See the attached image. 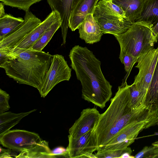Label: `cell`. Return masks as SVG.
<instances>
[{"label": "cell", "mask_w": 158, "mask_h": 158, "mask_svg": "<svg viewBox=\"0 0 158 158\" xmlns=\"http://www.w3.org/2000/svg\"><path fill=\"white\" fill-rule=\"evenodd\" d=\"M36 110L34 109L27 112L17 114L10 111L0 114V136L9 131L24 117Z\"/></svg>", "instance_id": "cell-20"}, {"label": "cell", "mask_w": 158, "mask_h": 158, "mask_svg": "<svg viewBox=\"0 0 158 158\" xmlns=\"http://www.w3.org/2000/svg\"><path fill=\"white\" fill-rule=\"evenodd\" d=\"M41 139L36 133L19 129L10 130L0 136L3 147L19 152L33 148Z\"/></svg>", "instance_id": "cell-7"}, {"label": "cell", "mask_w": 158, "mask_h": 158, "mask_svg": "<svg viewBox=\"0 0 158 158\" xmlns=\"http://www.w3.org/2000/svg\"><path fill=\"white\" fill-rule=\"evenodd\" d=\"M155 147L153 145L145 146L134 156L135 158H149Z\"/></svg>", "instance_id": "cell-31"}, {"label": "cell", "mask_w": 158, "mask_h": 158, "mask_svg": "<svg viewBox=\"0 0 158 158\" xmlns=\"http://www.w3.org/2000/svg\"><path fill=\"white\" fill-rule=\"evenodd\" d=\"M51 152L54 158L60 157H69L67 148H65L62 147H58L54 148L51 151Z\"/></svg>", "instance_id": "cell-32"}, {"label": "cell", "mask_w": 158, "mask_h": 158, "mask_svg": "<svg viewBox=\"0 0 158 158\" xmlns=\"http://www.w3.org/2000/svg\"><path fill=\"white\" fill-rule=\"evenodd\" d=\"M144 22L154 26L158 22V0H144L140 14L135 22Z\"/></svg>", "instance_id": "cell-19"}, {"label": "cell", "mask_w": 158, "mask_h": 158, "mask_svg": "<svg viewBox=\"0 0 158 158\" xmlns=\"http://www.w3.org/2000/svg\"><path fill=\"white\" fill-rule=\"evenodd\" d=\"M93 15L103 34H121L127 31L133 23L127 19L112 14L94 12Z\"/></svg>", "instance_id": "cell-11"}, {"label": "cell", "mask_w": 158, "mask_h": 158, "mask_svg": "<svg viewBox=\"0 0 158 158\" xmlns=\"http://www.w3.org/2000/svg\"><path fill=\"white\" fill-rule=\"evenodd\" d=\"M9 95L6 91L0 89V114L6 112L10 108L9 103Z\"/></svg>", "instance_id": "cell-28"}, {"label": "cell", "mask_w": 158, "mask_h": 158, "mask_svg": "<svg viewBox=\"0 0 158 158\" xmlns=\"http://www.w3.org/2000/svg\"><path fill=\"white\" fill-rule=\"evenodd\" d=\"M100 114L95 107L83 110L80 117L69 129L68 136L77 138L89 131L94 130L97 125Z\"/></svg>", "instance_id": "cell-12"}, {"label": "cell", "mask_w": 158, "mask_h": 158, "mask_svg": "<svg viewBox=\"0 0 158 158\" xmlns=\"http://www.w3.org/2000/svg\"><path fill=\"white\" fill-rule=\"evenodd\" d=\"M152 145L155 148H158V141L153 143Z\"/></svg>", "instance_id": "cell-38"}, {"label": "cell", "mask_w": 158, "mask_h": 158, "mask_svg": "<svg viewBox=\"0 0 158 158\" xmlns=\"http://www.w3.org/2000/svg\"><path fill=\"white\" fill-rule=\"evenodd\" d=\"M127 152H132L130 148L127 147L123 150H115L108 151H97L95 155L96 158H120L122 155Z\"/></svg>", "instance_id": "cell-27"}, {"label": "cell", "mask_w": 158, "mask_h": 158, "mask_svg": "<svg viewBox=\"0 0 158 158\" xmlns=\"http://www.w3.org/2000/svg\"><path fill=\"white\" fill-rule=\"evenodd\" d=\"M80 0H47L52 11H56L60 15L62 20L60 27L64 44L66 42L70 15Z\"/></svg>", "instance_id": "cell-13"}, {"label": "cell", "mask_w": 158, "mask_h": 158, "mask_svg": "<svg viewBox=\"0 0 158 158\" xmlns=\"http://www.w3.org/2000/svg\"><path fill=\"white\" fill-rule=\"evenodd\" d=\"M153 27L149 23L135 22L126 32L114 35L120 46V61L125 54L138 59L154 48L158 40L152 31Z\"/></svg>", "instance_id": "cell-4"}, {"label": "cell", "mask_w": 158, "mask_h": 158, "mask_svg": "<svg viewBox=\"0 0 158 158\" xmlns=\"http://www.w3.org/2000/svg\"><path fill=\"white\" fill-rule=\"evenodd\" d=\"M24 19L6 14L0 17V40L17 29L23 23Z\"/></svg>", "instance_id": "cell-22"}, {"label": "cell", "mask_w": 158, "mask_h": 158, "mask_svg": "<svg viewBox=\"0 0 158 158\" xmlns=\"http://www.w3.org/2000/svg\"><path fill=\"white\" fill-rule=\"evenodd\" d=\"M131 98L130 107L135 110L143 107L142 106L140 93L133 84L130 85Z\"/></svg>", "instance_id": "cell-26"}, {"label": "cell", "mask_w": 158, "mask_h": 158, "mask_svg": "<svg viewBox=\"0 0 158 158\" xmlns=\"http://www.w3.org/2000/svg\"><path fill=\"white\" fill-rule=\"evenodd\" d=\"M60 19H61L58 12L52 11L44 20L32 31L13 50L29 49L53 24Z\"/></svg>", "instance_id": "cell-14"}, {"label": "cell", "mask_w": 158, "mask_h": 158, "mask_svg": "<svg viewBox=\"0 0 158 158\" xmlns=\"http://www.w3.org/2000/svg\"><path fill=\"white\" fill-rule=\"evenodd\" d=\"M71 69L62 55H53L50 68L39 91L41 97H45L60 82L69 81L71 76Z\"/></svg>", "instance_id": "cell-6"}, {"label": "cell", "mask_w": 158, "mask_h": 158, "mask_svg": "<svg viewBox=\"0 0 158 158\" xmlns=\"http://www.w3.org/2000/svg\"><path fill=\"white\" fill-rule=\"evenodd\" d=\"M4 5L2 2L0 3V17L3 16L6 14Z\"/></svg>", "instance_id": "cell-37"}, {"label": "cell", "mask_w": 158, "mask_h": 158, "mask_svg": "<svg viewBox=\"0 0 158 158\" xmlns=\"http://www.w3.org/2000/svg\"><path fill=\"white\" fill-rule=\"evenodd\" d=\"M132 152H127L123 153L120 158H133L134 156L131 155Z\"/></svg>", "instance_id": "cell-35"}, {"label": "cell", "mask_w": 158, "mask_h": 158, "mask_svg": "<svg viewBox=\"0 0 158 158\" xmlns=\"http://www.w3.org/2000/svg\"><path fill=\"white\" fill-rule=\"evenodd\" d=\"M130 85L126 81L118 86L106 110L100 114L97 125L94 130L97 138V151L131 123L147 121L153 126L158 125V118L150 110L143 106L132 110L130 107Z\"/></svg>", "instance_id": "cell-1"}, {"label": "cell", "mask_w": 158, "mask_h": 158, "mask_svg": "<svg viewBox=\"0 0 158 158\" xmlns=\"http://www.w3.org/2000/svg\"><path fill=\"white\" fill-rule=\"evenodd\" d=\"M101 0H99V1H101Z\"/></svg>", "instance_id": "cell-39"}, {"label": "cell", "mask_w": 158, "mask_h": 158, "mask_svg": "<svg viewBox=\"0 0 158 158\" xmlns=\"http://www.w3.org/2000/svg\"><path fill=\"white\" fill-rule=\"evenodd\" d=\"M80 38L87 44H93L99 42L102 33L100 28L95 20L93 14H89L77 28Z\"/></svg>", "instance_id": "cell-15"}, {"label": "cell", "mask_w": 158, "mask_h": 158, "mask_svg": "<svg viewBox=\"0 0 158 158\" xmlns=\"http://www.w3.org/2000/svg\"><path fill=\"white\" fill-rule=\"evenodd\" d=\"M158 60V47L140 56L135 66L139 70L133 84L140 93L142 106H144L147 93L150 86Z\"/></svg>", "instance_id": "cell-5"}, {"label": "cell", "mask_w": 158, "mask_h": 158, "mask_svg": "<svg viewBox=\"0 0 158 158\" xmlns=\"http://www.w3.org/2000/svg\"><path fill=\"white\" fill-rule=\"evenodd\" d=\"M15 56L0 65L6 74L19 84L27 85L40 91L50 68L53 55L31 49H15Z\"/></svg>", "instance_id": "cell-3"}, {"label": "cell", "mask_w": 158, "mask_h": 158, "mask_svg": "<svg viewBox=\"0 0 158 158\" xmlns=\"http://www.w3.org/2000/svg\"><path fill=\"white\" fill-rule=\"evenodd\" d=\"M150 158H158V148H155L153 152L149 157Z\"/></svg>", "instance_id": "cell-36"}, {"label": "cell", "mask_w": 158, "mask_h": 158, "mask_svg": "<svg viewBox=\"0 0 158 158\" xmlns=\"http://www.w3.org/2000/svg\"><path fill=\"white\" fill-rule=\"evenodd\" d=\"M68 139L69 144L66 148L69 158H82L84 156L97 151V138L94 130L77 138L68 136Z\"/></svg>", "instance_id": "cell-10"}, {"label": "cell", "mask_w": 158, "mask_h": 158, "mask_svg": "<svg viewBox=\"0 0 158 158\" xmlns=\"http://www.w3.org/2000/svg\"><path fill=\"white\" fill-rule=\"evenodd\" d=\"M13 150L8 148V149H4L0 147V158H12L15 157L14 155L12 154Z\"/></svg>", "instance_id": "cell-33"}, {"label": "cell", "mask_w": 158, "mask_h": 158, "mask_svg": "<svg viewBox=\"0 0 158 158\" xmlns=\"http://www.w3.org/2000/svg\"><path fill=\"white\" fill-rule=\"evenodd\" d=\"M99 0H80L72 11L69 19V27L72 31L77 29L89 14L93 13Z\"/></svg>", "instance_id": "cell-16"}, {"label": "cell", "mask_w": 158, "mask_h": 158, "mask_svg": "<svg viewBox=\"0 0 158 158\" xmlns=\"http://www.w3.org/2000/svg\"><path fill=\"white\" fill-rule=\"evenodd\" d=\"M152 126H153L151 123L147 121L131 123L119 131L107 144L99 150L108 151L124 149L134 142L140 132Z\"/></svg>", "instance_id": "cell-8"}, {"label": "cell", "mask_w": 158, "mask_h": 158, "mask_svg": "<svg viewBox=\"0 0 158 158\" xmlns=\"http://www.w3.org/2000/svg\"><path fill=\"white\" fill-rule=\"evenodd\" d=\"M61 19L54 23L29 49L42 51L52 39L56 32L61 27Z\"/></svg>", "instance_id": "cell-24"}, {"label": "cell", "mask_w": 158, "mask_h": 158, "mask_svg": "<svg viewBox=\"0 0 158 158\" xmlns=\"http://www.w3.org/2000/svg\"><path fill=\"white\" fill-rule=\"evenodd\" d=\"M152 31L158 40V22L153 27Z\"/></svg>", "instance_id": "cell-34"}, {"label": "cell", "mask_w": 158, "mask_h": 158, "mask_svg": "<svg viewBox=\"0 0 158 158\" xmlns=\"http://www.w3.org/2000/svg\"><path fill=\"white\" fill-rule=\"evenodd\" d=\"M15 54L9 50L4 48H0V65L6 61L14 58Z\"/></svg>", "instance_id": "cell-30"}, {"label": "cell", "mask_w": 158, "mask_h": 158, "mask_svg": "<svg viewBox=\"0 0 158 158\" xmlns=\"http://www.w3.org/2000/svg\"><path fill=\"white\" fill-rule=\"evenodd\" d=\"M24 21L15 31L0 40V48L12 51L42 22L30 10L25 12Z\"/></svg>", "instance_id": "cell-9"}, {"label": "cell", "mask_w": 158, "mask_h": 158, "mask_svg": "<svg viewBox=\"0 0 158 158\" xmlns=\"http://www.w3.org/2000/svg\"><path fill=\"white\" fill-rule=\"evenodd\" d=\"M138 59L127 54L125 55L120 61L124 65V69L129 76L134 64L137 62Z\"/></svg>", "instance_id": "cell-29"}, {"label": "cell", "mask_w": 158, "mask_h": 158, "mask_svg": "<svg viewBox=\"0 0 158 158\" xmlns=\"http://www.w3.org/2000/svg\"><path fill=\"white\" fill-rule=\"evenodd\" d=\"M143 105L158 117V60Z\"/></svg>", "instance_id": "cell-17"}, {"label": "cell", "mask_w": 158, "mask_h": 158, "mask_svg": "<svg viewBox=\"0 0 158 158\" xmlns=\"http://www.w3.org/2000/svg\"><path fill=\"white\" fill-rule=\"evenodd\" d=\"M51 151L48 142L41 139L33 148L20 152L15 158H54Z\"/></svg>", "instance_id": "cell-21"}, {"label": "cell", "mask_w": 158, "mask_h": 158, "mask_svg": "<svg viewBox=\"0 0 158 158\" xmlns=\"http://www.w3.org/2000/svg\"><path fill=\"white\" fill-rule=\"evenodd\" d=\"M124 11L127 18L133 23L139 15L144 0H111Z\"/></svg>", "instance_id": "cell-18"}, {"label": "cell", "mask_w": 158, "mask_h": 158, "mask_svg": "<svg viewBox=\"0 0 158 158\" xmlns=\"http://www.w3.org/2000/svg\"><path fill=\"white\" fill-rule=\"evenodd\" d=\"M43 0H0L5 5L15 7L25 12L33 5Z\"/></svg>", "instance_id": "cell-25"}, {"label": "cell", "mask_w": 158, "mask_h": 158, "mask_svg": "<svg viewBox=\"0 0 158 158\" xmlns=\"http://www.w3.org/2000/svg\"><path fill=\"white\" fill-rule=\"evenodd\" d=\"M94 12L99 13L112 14L127 19L125 13L122 8L113 3L111 0L99 1L97 4Z\"/></svg>", "instance_id": "cell-23"}, {"label": "cell", "mask_w": 158, "mask_h": 158, "mask_svg": "<svg viewBox=\"0 0 158 158\" xmlns=\"http://www.w3.org/2000/svg\"><path fill=\"white\" fill-rule=\"evenodd\" d=\"M71 66L82 85V98L103 109L112 94V86L105 78L101 62L86 47L75 45L69 55Z\"/></svg>", "instance_id": "cell-2"}]
</instances>
